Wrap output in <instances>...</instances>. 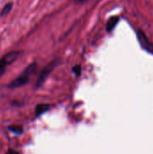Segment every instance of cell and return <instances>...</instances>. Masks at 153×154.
<instances>
[{
	"label": "cell",
	"instance_id": "1",
	"mask_svg": "<svg viewBox=\"0 0 153 154\" xmlns=\"http://www.w3.org/2000/svg\"><path fill=\"white\" fill-rule=\"evenodd\" d=\"M37 69V64L36 63H32L30 64L23 71V73L18 76L15 79H14L9 85H8V88H21L24 85H26L28 82H29V79L30 78L32 77V75L35 72Z\"/></svg>",
	"mask_w": 153,
	"mask_h": 154
},
{
	"label": "cell",
	"instance_id": "2",
	"mask_svg": "<svg viewBox=\"0 0 153 154\" xmlns=\"http://www.w3.org/2000/svg\"><path fill=\"white\" fill-rule=\"evenodd\" d=\"M22 52L21 51H10L8 53H6L2 59H0V77L5 73V68L12 64L14 61H15L18 57L20 56Z\"/></svg>",
	"mask_w": 153,
	"mask_h": 154
},
{
	"label": "cell",
	"instance_id": "3",
	"mask_svg": "<svg viewBox=\"0 0 153 154\" xmlns=\"http://www.w3.org/2000/svg\"><path fill=\"white\" fill-rule=\"evenodd\" d=\"M58 60H52V61H50L49 64H47L43 69H42V70L41 71V73H40V75H39V77H38V79H37V82H36V88H40L44 82H45V80L47 79V78L49 77V75L50 74V72L54 69V68L58 65Z\"/></svg>",
	"mask_w": 153,
	"mask_h": 154
},
{
	"label": "cell",
	"instance_id": "4",
	"mask_svg": "<svg viewBox=\"0 0 153 154\" xmlns=\"http://www.w3.org/2000/svg\"><path fill=\"white\" fill-rule=\"evenodd\" d=\"M137 36H138V40L140 42L141 46L145 51H149L151 53H153V43L149 41V39L145 35V33L142 31H138Z\"/></svg>",
	"mask_w": 153,
	"mask_h": 154
},
{
	"label": "cell",
	"instance_id": "5",
	"mask_svg": "<svg viewBox=\"0 0 153 154\" xmlns=\"http://www.w3.org/2000/svg\"><path fill=\"white\" fill-rule=\"evenodd\" d=\"M118 22H119L118 16H112L111 18H109V20L106 23V31L112 32L116 26V24L118 23Z\"/></svg>",
	"mask_w": 153,
	"mask_h": 154
},
{
	"label": "cell",
	"instance_id": "6",
	"mask_svg": "<svg viewBox=\"0 0 153 154\" xmlns=\"http://www.w3.org/2000/svg\"><path fill=\"white\" fill-rule=\"evenodd\" d=\"M50 107V105L48 104H39L36 106L35 107V116H39L42 114H44L46 111H48V109Z\"/></svg>",
	"mask_w": 153,
	"mask_h": 154
},
{
	"label": "cell",
	"instance_id": "7",
	"mask_svg": "<svg viewBox=\"0 0 153 154\" xmlns=\"http://www.w3.org/2000/svg\"><path fill=\"white\" fill-rule=\"evenodd\" d=\"M12 7H13V3H12V2H9V3L5 4V6L3 7V9L1 10L0 14H1L2 16H5V15L8 14L10 13V11L12 10Z\"/></svg>",
	"mask_w": 153,
	"mask_h": 154
},
{
	"label": "cell",
	"instance_id": "8",
	"mask_svg": "<svg viewBox=\"0 0 153 154\" xmlns=\"http://www.w3.org/2000/svg\"><path fill=\"white\" fill-rule=\"evenodd\" d=\"M9 129H10V131H12L14 134H22L23 131V128L21 125H13V126H11Z\"/></svg>",
	"mask_w": 153,
	"mask_h": 154
},
{
	"label": "cell",
	"instance_id": "9",
	"mask_svg": "<svg viewBox=\"0 0 153 154\" xmlns=\"http://www.w3.org/2000/svg\"><path fill=\"white\" fill-rule=\"evenodd\" d=\"M72 70H73V72H74L77 76H79L80 73H81V67H80L79 65H76L75 67H73Z\"/></svg>",
	"mask_w": 153,
	"mask_h": 154
},
{
	"label": "cell",
	"instance_id": "10",
	"mask_svg": "<svg viewBox=\"0 0 153 154\" xmlns=\"http://www.w3.org/2000/svg\"><path fill=\"white\" fill-rule=\"evenodd\" d=\"M5 154H20L17 151H15V150H9Z\"/></svg>",
	"mask_w": 153,
	"mask_h": 154
},
{
	"label": "cell",
	"instance_id": "11",
	"mask_svg": "<svg viewBox=\"0 0 153 154\" xmlns=\"http://www.w3.org/2000/svg\"><path fill=\"white\" fill-rule=\"evenodd\" d=\"M76 3H78V4H83V3H85V2H87V0H74Z\"/></svg>",
	"mask_w": 153,
	"mask_h": 154
}]
</instances>
